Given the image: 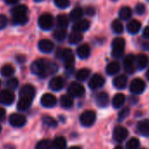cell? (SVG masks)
<instances>
[{
    "mask_svg": "<svg viewBox=\"0 0 149 149\" xmlns=\"http://www.w3.org/2000/svg\"><path fill=\"white\" fill-rule=\"evenodd\" d=\"M57 66L47 60L39 59L33 62L31 66V70L33 74L40 77H47L50 74L54 73L57 70Z\"/></svg>",
    "mask_w": 149,
    "mask_h": 149,
    "instance_id": "1",
    "label": "cell"
},
{
    "mask_svg": "<svg viewBox=\"0 0 149 149\" xmlns=\"http://www.w3.org/2000/svg\"><path fill=\"white\" fill-rule=\"evenodd\" d=\"M125 42L123 38H116L112 41V51L111 54L115 58H120L125 53Z\"/></svg>",
    "mask_w": 149,
    "mask_h": 149,
    "instance_id": "2",
    "label": "cell"
},
{
    "mask_svg": "<svg viewBox=\"0 0 149 149\" xmlns=\"http://www.w3.org/2000/svg\"><path fill=\"white\" fill-rule=\"evenodd\" d=\"M97 118V115L96 112L94 111L91 110H88L85 111L84 112L82 113V115L80 116V122L84 126H91Z\"/></svg>",
    "mask_w": 149,
    "mask_h": 149,
    "instance_id": "3",
    "label": "cell"
},
{
    "mask_svg": "<svg viewBox=\"0 0 149 149\" xmlns=\"http://www.w3.org/2000/svg\"><path fill=\"white\" fill-rule=\"evenodd\" d=\"M68 92L71 97H80L84 96V94L85 92V89L81 84H79L77 82H73L68 86Z\"/></svg>",
    "mask_w": 149,
    "mask_h": 149,
    "instance_id": "4",
    "label": "cell"
},
{
    "mask_svg": "<svg viewBox=\"0 0 149 149\" xmlns=\"http://www.w3.org/2000/svg\"><path fill=\"white\" fill-rule=\"evenodd\" d=\"M146 89L145 82L140 78H135L131 82L130 84V91L133 94H141Z\"/></svg>",
    "mask_w": 149,
    "mask_h": 149,
    "instance_id": "5",
    "label": "cell"
},
{
    "mask_svg": "<svg viewBox=\"0 0 149 149\" xmlns=\"http://www.w3.org/2000/svg\"><path fill=\"white\" fill-rule=\"evenodd\" d=\"M39 26L42 30H49L53 26V17L49 13H44L39 18Z\"/></svg>",
    "mask_w": 149,
    "mask_h": 149,
    "instance_id": "6",
    "label": "cell"
},
{
    "mask_svg": "<svg viewBox=\"0 0 149 149\" xmlns=\"http://www.w3.org/2000/svg\"><path fill=\"white\" fill-rule=\"evenodd\" d=\"M14 93L10 90H5L0 92V104L10 105L14 102Z\"/></svg>",
    "mask_w": 149,
    "mask_h": 149,
    "instance_id": "7",
    "label": "cell"
},
{
    "mask_svg": "<svg viewBox=\"0 0 149 149\" xmlns=\"http://www.w3.org/2000/svg\"><path fill=\"white\" fill-rule=\"evenodd\" d=\"M124 68H125V71L128 74L134 73L136 69V63H135V57L133 54H128L125 57Z\"/></svg>",
    "mask_w": 149,
    "mask_h": 149,
    "instance_id": "8",
    "label": "cell"
},
{
    "mask_svg": "<svg viewBox=\"0 0 149 149\" xmlns=\"http://www.w3.org/2000/svg\"><path fill=\"white\" fill-rule=\"evenodd\" d=\"M128 136V131L125 127L118 125L114 128L113 131V139L117 142H122L124 141Z\"/></svg>",
    "mask_w": 149,
    "mask_h": 149,
    "instance_id": "9",
    "label": "cell"
},
{
    "mask_svg": "<svg viewBox=\"0 0 149 149\" xmlns=\"http://www.w3.org/2000/svg\"><path fill=\"white\" fill-rule=\"evenodd\" d=\"M10 124L14 127H22L25 125L26 122V118L25 116L19 114V113H13L9 118Z\"/></svg>",
    "mask_w": 149,
    "mask_h": 149,
    "instance_id": "10",
    "label": "cell"
},
{
    "mask_svg": "<svg viewBox=\"0 0 149 149\" xmlns=\"http://www.w3.org/2000/svg\"><path fill=\"white\" fill-rule=\"evenodd\" d=\"M64 58V67L66 69H71L74 67V57L72 53V51L68 48L63 50V55Z\"/></svg>",
    "mask_w": 149,
    "mask_h": 149,
    "instance_id": "11",
    "label": "cell"
},
{
    "mask_svg": "<svg viewBox=\"0 0 149 149\" xmlns=\"http://www.w3.org/2000/svg\"><path fill=\"white\" fill-rule=\"evenodd\" d=\"M105 83L104 78L99 74H95L94 76L91 78L89 81V86L92 90H97L100 87H102Z\"/></svg>",
    "mask_w": 149,
    "mask_h": 149,
    "instance_id": "12",
    "label": "cell"
},
{
    "mask_svg": "<svg viewBox=\"0 0 149 149\" xmlns=\"http://www.w3.org/2000/svg\"><path fill=\"white\" fill-rule=\"evenodd\" d=\"M40 104L47 108H51L54 107L57 104V98L50 93H46L41 97L40 99Z\"/></svg>",
    "mask_w": 149,
    "mask_h": 149,
    "instance_id": "13",
    "label": "cell"
},
{
    "mask_svg": "<svg viewBox=\"0 0 149 149\" xmlns=\"http://www.w3.org/2000/svg\"><path fill=\"white\" fill-rule=\"evenodd\" d=\"M91 26V23L89 20L87 19H79L77 21L74 22V24L73 25V30L77 31V32H84L87 31Z\"/></svg>",
    "mask_w": 149,
    "mask_h": 149,
    "instance_id": "14",
    "label": "cell"
},
{
    "mask_svg": "<svg viewBox=\"0 0 149 149\" xmlns=\"http://www.w3.org/2000/svg\"><path fill=\"white\" fill-rule=\"evenodd\" d=\"M64 85H65V82H64L63 78L61 77H54L49 82V88L52 91H61L64 87Z\"/></svg>",
    "mask_w": 149,
    "mask_h": 149,
    "instance_id": "15",
    "label": "cell"
},
{
    "mask_svg": "<svg viewBox=\"0 0 149 149\" xmlns=\"http://www.w3.org/2000/svg\"><path fill=\"white\" fill-rule=\"evenodd\" d=\"M38 47L43 53H50L54 49V45L50 40L44 39V40H41L39 41Z\"/></svg>",
    "mask_w": 149,
    "mask_h": 149,
    "instance_id": "16",
    "label": "cell"
},
{
    "mask_svg": "<svg viewBox=\"0 0 149 149\" xmlns=\"http://www.w3.org/2000/svg\"><path fill=\"white\" fill-rule=\"evenodd\" d=\"M19 96L20 97H26L33 99L35 96V89L33 85L31 84H26L24 85L19 91Z\"/></svg>",
    "mask_w": 149,
    "mask_h": 149,
    "instance_id": "17",
    "label": "cell"
},
{
    "mask_svg": "<svg viewBox=\"0 0 149 149\" xmlns=\"http://www.w3.org/2000/svg\"><path fill=\"white\" fill-rule=\"evenodd\" d=\"M137 132L142 136H149V119H144L138 123Z\"/></svg>",
    "mask_w": 149,
    "mask_h": 149,
    "instance_id": "18",
    "label": "cell"
},
{
    "mask_svg": "<svg viewBox=\"0 0 149 149\" xmlns=\"http://www.w3.org/2000/svg\"><path fill=\"white\" fill-rule=\"evenodd\" d=\"M141 28V23L139 20L136 19H132L130 22H128L127 26H126V29L128 31L129 33L132 34H136L139 32Z\"/></svg>",
    "mask_w": 149,
    "mask_h": 149,
    "instance_id": "19",
    "label": "cell"
},
{
    "mask_svg": "<svg viewBox=\"0 0 149 149\" xmlns=\"http://www.w3.org/2000/svg\"><path fill=\"white\" fill-rule=\"evenodd\" d=\"M96 103L99 107L104 108L109 104V96L105 92H100L96 97Z\"/></svg>",
    "mask_w": 149,
    "mask_h": 149,
    "instance_id": "20",
    "label": "cell"
},
{
    "mask_svg": "<svg viewBox=\"0 0 149 149\" xmlns=\"http://www.w3.org/2000/svg\"><path fill=\"white\" fill-rule=\"evenodd\" d=\"M77 53L81 59H86L91 54V47L88 44H83L77 47Z\"/></svg>",
    "mask_w": 149,
    "mask_h": 149,
    "instance_id": "21",
    "label": "cell"
},
{
    "mask_svg": "<svg viewBox=\"0 0 149 149\" xmlns=\"http://www.w3.org/2000/svg\"><path fill=\"white\" fill-rule=\"evenodd\" d=\"M32 101H33L32 98L26 97H20V98H19V100L18 102V104H17L18 110H19V111H26V110H27L31 106Z\"/></svg>",
    "mask_w": 149,
    "mask_h": 149,
    "instance_id": "22",
    "label": "cell"
},
{
    "mask_svg": "<svg viewBox=\"0 0 149 149\" xmlns=\"http://www.w3.org/2000/svg\"><path fill=\"white\" fill-rule=\"evenodd\" d=\"M126 84H127V78L124 74H120V76H118L113 79V85L115 86V88L118 90L125 89Z\"/></svg>",
    "mask_w": 149,
    "mask_h": 149,
    "instance_id": "23",
    "label": "cell"
},
{
    "mask_svg": "<svg viewBox=\"0 0 149 149\" xmlns=\"http://www.w3.org/2000/svg\"><path fill=\"white\" fill-rule=\"evenodd\" d=\"M135 63H136V67L139 69H144L148 63L147 56L144 54H138L137 57L135 58Z\"/></svg>",
    "mask_w": 149,
    "mask_h": 149,
    "instance_id": "24",
    "label": "cell"
},
{
    "mask_svg": "<svg viewBox=\"0 0 149 149\" xmlns=\"http://www.w3.org/2000/svg\"><path fill=\"white\" fill-rule=\"evenodd\" d=\"M60 104H61V106L62 108H65V109H69L73 106L74 104V99H73V97H71L69 94L68 95H63L61 97V99H60Z\"/></svg>",
    "mask_w": 149,
    "mask_h": 149,
    "instance_id": "25",
    "label": "cell"
},
{
    "mask_svg": "<svg viewBox=\"0 0 149 149\" xmlns=\"http://www.w3.org/2000/svg\"><path fill=\"white\" fill-rule=\"evenodd\" d=\"M125 102V97L124 94L122 93H118L116 94L113 98H112V105L114 108L118 109V108H120L124 105Z\"/></svg>",
    "mask_w": 149,
    "mask_h": 149,
    "instance_id": "26",
    "label": "cell"
},
{
    "mask_svg": "<svg viewBox=\"0 0 149 149\" xmlns=\"http://www.w3.org/2000/svg\"><path fill=\"white\" fill-rule=\"evenodd\" d=\"M0 73H1V74L4 77H10L15 73V68L11 64H6L1 68Z\"/></svg>",
    "mask_w": 149,
    "mask_h": 149,
    "instance_id": "27",
    "label": "cell"
},
{
    "mask_svg": "<svg viewBox=\"0 0 149 149\" xmlns=\"http://www.w3.org/2000/svg\"><path fill=\"white\" fill-rule=\"evenodd\" d=\"M120 69V65L117 61H111L110 62L106 67V73L110 76H113V74H117Z\"/></svg>",
    "mask_w": 149,
    "mask_h": 149,
    "instance_id": "28",
    "label": "cell"
},
{
    "mask_svg": "<svg viewBox=\"0 0 149 149\" xmlns=\"http://www.w3.org/2000/svg\"><path fill=\"white\" fill-rule=\"evenodd\" d=\"M83 40V34L80 32L74 31L68 36V42L70 44H77Z\"/></svg>",
    "mask_w": 149,
    "mask_h": 149,
    "instance_id": "29",
    "label": "cell"
},
{
    "mask_svg": "<svg viewBox=\"0 0 149 149\" xmlns=\"http://www.w3.org/2000/svg\"><path fill=\"white\" fill-rule=\"evenodd\" d=\"M91 74V70L89 68L79 69L76 74V78L78 81H85Z\"/></svg>",
    "mask_w": 149,
    "mask_h": 149,
    "instance_id": "30",
    "label": "cell"
},
{
    "mask_svg": "<svg viewBox=\"0 0 149 149\" xmlns=\"http://www.w3.org/2000/svg\"><path fill=\"white\" fill-rule=\"evenodd\" d=\"M27 12H28L27 6L21 5V6H18L14 7L12 10V14H13V17H14V16H22V15H26Z\"/></svg>",
    "mask_w": 149,
    "mask_h": 149,
    "instance_id": "31",
    "label": "cell"
},
{
    "mask_svg": "<svg viewBox=\"0 0 149 149\" xmlns=\"http://www.w3.org/2000/svg\"><path fill=\"white\" fill-rule=\"evenodd\" d=\"M56 21H57V25L59 27L66 28L69 24V18L65 14H60L57 16Z\"/></svg>",
    "mask_w": 149,
    "mask_h": 149,
    "instance_id": "32",
    "label": "cell"
},
{
    "mask_svg": "<svg viewBox=\"0 0 149 149\" xmlns=\"http://www.w3.org/2000/svg\"><path fill=\"white\" fill-rule=\"evenodd\" d=\"M84 15V11L82 8H74V10L71 11L69 14V19L72 21H77L79 20Z\"/></svg>",
    "mask_w": 149,
    "mask_h": 149,
    "instance_id": "33",
    "label": "cell"
},
{
    "mask_svg": "<svg viewBox=\"0 0 149 149\" xmlns=\"http://www.w3.org/2000/svg\"><path fill=\"white\" fill-rule=\"evenodd\" d=\"M67 35V31L65 28H61V27H58L57 29H55L53 33V36L55 40L61 41L66 38Z\"/></svg>",
    "mask_w": 149,
    "mask_h": 149,
    "instance_id": "34",
    "label": "cell"
},
{
    "mask_svg": "<svg viewBox=\"0 0 149 149\" xmlns=\"http://www.w3.org/2000/svg\"><path fill=\"white\" fill-rule=\"evenodd\" d=\"M53 146L54 149H65L67 146V141L63 137H57L53 141Z\"/></svg>",
    "mask_w": 149,
    "mask_h": 149,
    "instance_id": "35",
    "label": "cell"
},
{
    "mask_svg": "<svg viewBox=\"0 0 149 149\" xmlns=\"http://www.w3.org/2000/svg\"><path fill=\"white\" fill-rule=\"evenodd\" d=\"M53 148H54L53 141L49 139H42L39 141L35 147V149H53Z\"/></svg>",
    "mask_w": 149,
    "mask_h": 149,
    "instance_id": "36",
    "label": "cell"
},
{
    "mask_svg": "<svg viewBox=\"0 0 149 149\" xmlns=\"http://www.w3.org/2000/svg\"><path fill=\"white\" fill-rule=\"evenodd\" d=\"M132 17V10L128 6L122 7L119 11V18L123 20H128Z\"/></svg>",
    "mask_w": 149,
    "mask_h": 149,
    "instance_id": "37",
    "label": "cell"
},
{
    "mask_svg": "<svg viewBox=\"0 0 149 149\" xmlns=\"http://www.w3.org/2000/svg\"><path fill=\"white\" fill-rule=\"evenodd\" d=\"M111 28H112V31H113L115 33H117V34H120V33H122L123 31H124V26H123L122 23H121L119 20H118V19H115V20L112 22V24H111Z\"/></svg>",
    "mask_w": 149,
    "mask_h": 149,
    "instance_id": "38",
    "label": "cell"
},
{
    "mask_svg": "<svg viewBox=\"0 0 149 149\" xmlns=\"http://www.w3.org/2000/svg\"><path fill=\"white\" fill-rule=\"evenodd\" d=\"M139 140L137 138H132L126 143V149H138L139 147Z\"/></svg>",
    "mask_w": 149,
    "mask_h": 149,
    "instance_id": "39",
    "label": "cell"
},
{
    "mask_svg": "<svg viewBox=\"0 0 149 149\" xmlns=\"http://www.w3.org/2000/svg\"><path fill=\"white\" fill-rule=\"evenodd\" d=\"M27 21H28V17L26 15L13 17V23L14 25H25Z\"/></svg>",
    "mask_w": 149,
    "mask_h": 149,
    "instance_id": "40",
    "label": "cell"
},
{
    "mask_svg": "<svg viewBox=\"0 0 149 149\" xmlns=\"http://www.w3.org/2000/svg\"><path fill=\"white\" fill-rule=\"evenodd\" d=\"M42 121H43L44 125L48 126V127H55V126H57V121L52 117L46 116V117L43 118Z\"/></svg>",
    "mask_w": 149,
    "mask_h": 149,
    "instance_id": "41",
    "label": "cell"
},
{
    "mask_svg": "<svg viewBox=\"0 0 149 149\" xmlns=\"http://www.w3.org/2000/svg\"><path fill=\"white\" fill-rule=\"evenodd\" d=\"M54 5L61 9H65L68 7L70 4L69 0H54Z\"/></svg>",
    "mask_w": 149,
    "mask_h": 149,
    "instance_id": "42",
    "label": "cell"
},
{
    "mask_svg": "<svg viewBox=\"0 0 149 149\" xmlns=\"http://www.w3.org/2000/svg\"><path fill=\"white\" fill-rule=\"evenodd\" d=\"M19 85V81L16 78H10L7 82H6V86L11 89V90H15Z\"/></svg>",
    "mask_w": 149,
    "mask_h": 149,
    "instance_id": "43",
    "label": "cell"
},
{
    "mask_svg": "<svg viewBox=\"0 0 149 149\" xmlns=\"http://www.w3.org/2000/svg\"><path fill=\"white\" fill-rule=\"evenodd\" d=\"M129 108H127V107H125V108H124L119 113H118V120L119 121H122V120H124L125 118H126V117L129 115Z\"/></svg>",
    "mask_w": 149,
    "mask_h": 149,
    "instance_id": "44",
    "label": "cell"
},
{
    "mask_svg": "<svg viewBox=\"0 0 149 149\" xmlns=\"http://www.w3.org/2000/svg\"><path fill=\"white\" fill-rule=\"evenodd\" d=\"M135 12L138 15H142L145 12H146V6L145 5L141 4V3H139L136 7H135Z\"/></svg>",
    "mask_w": 149,
    "mask_h": 149,
    "instance_id": "45",
    "label": "cell"
},
{
    "mask_svg": "<svg viewBox=\"0 0 149 149\" xmlns=\"http://www.w3.org/2000/svg\"><path fill=\"white\" fill-rule=\"evenodd\" d=\"M6 25H7V18L3 14H0V30L5 28Z\"/></svg>",
    "mask_w": 149,
    "mask_h": 149,
    "instance_id": "46",
    "label": "cell"
},
{
    "mask_svg": "<svg viewBox=\"0 0 149 149\" xmlns=\"http://www.w3.org/2000/svg\"><path fill=\"white\" fill-rule=\"evenodd\" d=\"M85 13L89 16H93L95 14V10L93 7H88L86 10H85Z\"/></svg>",
    "mask_w": 149,
    "mask_h": 149,
    "instance_id": "47",
    "label": "cell"
},
{
    "mask_svg": "<svg viewBox=\"0 0 149 149\" xmlns=\"http://www.w3.org/2000/svg\"><path fill=\"white\" fill-rule=\"evenodd\" d=\"M143 36L146 39H149V26L145 27V29L143 31Z\"/></svg>",
    "mask_w": 149,
    "mask_h": 149,
    "instance_id": "48",
    "label": "cell"
},
{
    "mask_svg": "<svg viewBox=\"0 0 149 149\" xmlns=\"http://www.w3.org/2000/svg\"><path fill=\"white\" fill-rule=\"evenodd\" d=\"M6 110L0 107V120H1V119H4V118H5V117H6Z\"/></svg>",
    "mask_w": 149,
    "mask_h": 149,
    "instance_id": "49",
    "label": "cell"
},
{
    "mask_svg": "<svg viewBox=\"0 0 149 149\" xmlns=\"http://www.w3.org/2000/svg\"><path fill=\"white\" fill-rule=\"evenodd\" d=\"M16 59H17V61H18L19 62H20V63H22V62H25V61H26V57H25L24 55H21V54L18 55V56L16 57Z\"/></svg>",
    "mask_w": 149,
    "mask_h": 149,
    "instance_id": "50",
    "label": "cell"
},
{
    "mask_svg": "<svg viewBox=\"0 0 149 149\" xmlns=\"http://www.w3.org/2000/svg\"><path fill=\"white\" fill-rule=\"evenodd\" d=\"M5 1L8 5H14V4H16L19 1V0H5Z\"/></svg>",
    "mask_w": 149,
    "mask_h": 149,
    "instance_id": "51",
    "label": "cell"
},
{
    "mask_svg": "<svg viewBox=\"0 0 149 149\" xmlns=\"http://www.w3.org/2000/svg\"><path fill=\"white\" fill-rule=\"evenodd\" d=\"M143 47H144V48H146V49H147V50H149V42L145 43V44L143 45Z\"/></svg>",
    "mask_w": 149,
    "mask_h": 149,
    "instance_id": "52",
    "label": "cell"
},
{
    "mask_svg": "<svg viewBox=\"0 0 149 149\" xmlns=\"http://www.w3.org/2000/svg\"><path fill=\"white\" fill-rule=\"evenodd\" d=\"M69 149H82V148L79 147V146H71Z\"/></svg>",
    "mask_w": 149,
    "mask_h": 149,
    "instance_id": "53",
    "label": "cell"
},
{
    "mask_svg": "<svg viewBox=\"0 0 149 149\" xmlns=\"http://www.w3.org/2000/svg\"><path fill=\"white\" fill-rule=\"evenodd\" d=\"M146 78L149 80V68H148V70L146 71Z\"/></svg>",
    "mask_w": 149,
    "mask_h": 149,
    "instance_id": "54",
    "label": "cell"
},
{
    "mask_svg": "<svg viewBox=\"0 0 149 149\" xmlns=\"http://www.w3.org/2000/svg\"><path fill=\"white\" fill-rule=\"evenodd\" d=\"M114 149H123V147H122V146H116Z\"/></svg>",
    "mask_w": 149,
    "mask_h": 149,
    "instance_id": "55",
    "label": "cell"
},
{
    "mask_svg": "<svg viewBox=\"0 0 149 149\" xmlns=\"http://www.w3.org/2000/svg\"><path fill=\"white\" fill-rule=\"evenodd\" d=\"M35 2H41V1H43V0H34Z\"/></svg>",
    "mask_w": 149,
    "mask_h": 149,
    "instance_id": "56",
    "label": "cell"
},
{
    "mask_svg": "<svg viewBox=\"0 0 149 149\" xmlns=\"http://www.w3.org/2000/svg\"><path fill=\"white\" fill-rule=\"evenodd\" d=\"M1 131H2V127H1V125H0V132H1Z\"/></svg>",
    "mask_w": 149,
    "mask_h": 149,
    "instance_id": "57",
    "label": "cell"
},
{
    "mask_svg": "<svg viewBox=\"0 0 149 149\" xmlns=\"http://www.w3.org/2000/svg\"><path fill=\"white\" fill-rule=\"evenodd\" d=\"M0 87H1V81H0Z\"/></svg>",
    "mask_w": 149,
    "mask_h": 149,
    "instance_id": "58",
    "label": "cell"
}]
</instances>
